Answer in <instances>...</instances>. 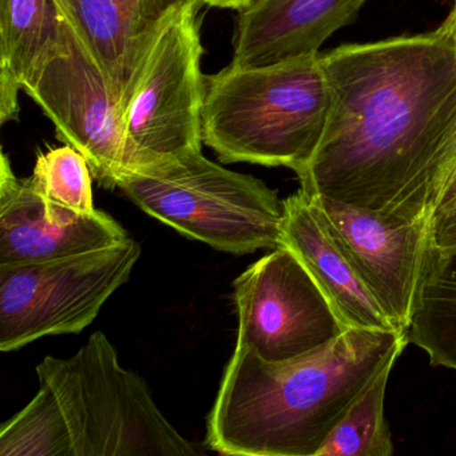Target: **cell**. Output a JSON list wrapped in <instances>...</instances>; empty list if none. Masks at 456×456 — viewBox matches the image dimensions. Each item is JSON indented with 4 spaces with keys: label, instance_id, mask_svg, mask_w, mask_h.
Segmentation results:
<instances>
[{
    "label": "cell",
    "instance_id": "obj_1",
    "mask_svg": "<svg viewBox=\"0 0 456 456\" xmlns=\"http://www.w3.org/2000/svg\"><path fill=\"white\" fill-rule=\"evenodd\" d=\"M332 108L300 189L407 221L456 126V41L428 34L320 54ZM428 223V221H426ZM429 224V223H428Z\"/></svg>",
    "mask_w": 456,
    "mask_h": 456
},
{
    "label": "cell",
    "instance_id": "obj_2",
    "mask_svg": "<svg viewBox=\"0 0 456 456\" xmlns=\"http://www.w3.org/2000/svg\"><path fill=\"white\" fill-rule=\"evenodd\" d=\"M408 343L404 330L348 328L320 351L282 362L236 346L208 418V445L224 455L317 456Z\"/></svg>",
    "mask_w": 456,
    "mask_h": 456
},
{
    "label": "cell",
    "instance_id": "obj_3",
    "mask_svg": "<svg viewBox=\"0 0 456 456\" xmlns=\"http://www.w3.org/2000/svg\"><path fill=\"white\" fill-rule=\"evenodd\" d=\"M332 108L320 53L205 77L202 142L225 164L284 167L314 159Z\"/></svg>",
    "mask_w": 456,
    "mask_h": 456
},
{
    "label": "cell",
    "instance_id": "obj_4",
    "mask_svg": "<svg viewBox=\"0 0 456 456\" xmlns=\"http://www.w3.org/2000/svg\"><path fill=\"white\" fill-rule=\"evenodd\" d=\"M37 375L57 403L71 456L201 453L165 418L146 381L122 367L100 330L74 356L45 357Z\"/></svg>",
    "mask_w": 456,
    "mask_h": 456
},
{
    "label": "cell",
    "instance_id": "obj_5",
    "mask_svg": "<svg viewBox=\"0 0 456 456\" xmlns=\"http://www.w3.org/2000/svg\"><path fill=\"white\" fill-rule=\"evenodd\" d=\"M118 188L143 212L215 249L281 247L284 204L265 183L199 153L129 173Z\"/></svg>",
    "mask_w": 456,
    "mask_h": 456
},
{
    "label": "cell",
    "instance_id": "obj_6",
    "mask_svg": "<svg viewBox=\"0 0 456 456\" xmlns=\"http://www.w3.org/2000/svg\"><path fill=\"white\" fill-rule=\"evenodd\" d=\"M141 257L133 239L37 263L0 265V351L46 336L79 333L130 279Z\"/></svg>",
    "mask_w": 456,
    "mask_h": 456
},
{
    "label": "cell",
    "instance_id": "obj_7",
    "mask_svg": "<svg viewBox=\"0 0 456 456\" xmlns=\"http://www.w3.org/2000/svg\"><path fill=\"white\" fill-rule=\"evenodd\" d=\"M200 6L178 12L143 62L125 109L126 175L202 151Z\"/></svg>",
    "mask_w": 456,
    "mask_h": 456
},
{
    "label": "cell",
    "instance_id": "obj_8",
    "mask_svg": "<svg viewBox=\"0 0 456 456\" xmlns=\"http://www.w3.org/2000/svg\"><path fill=\"white\" fill-rule=\"evenodd\" d=\"M60 14V36L23 78L22 90L58 138L86 159L100 185L118 188L127 173L124 109L73 20Z\"/></svg>",
    "mask_w": 456,
    "mask_h": 456
},
{
    "label": "cell",
    "instance_id": "obj_9",
    "mask_svg": "<svg viewBox=\"0 0 456 456\" xmlns=\"http://www.w3.org/2000/svg\"><path fill=\"white\" fill-rule=\"evenodd\" d=\"M237 346L271 362L308 356L344 330L332 304L300 258L279 247L234 281Z\"/></svg>",
    "mask_w": 456,
    "mask_h": 456
},
{
    "label": "cell",
    "instance_id": "obj_10",
    "mask_svg": "<svg viewBox=\"0 0 456 456\" xmlns=\"http://www.w3.org/2000/svg\"><path fill=\"white\" fill-rule=\"evenodd\" d=\"M309 197L384 311L407 332L431 242V225L325 197Z\"/></svg>",
    "mask_w": 456,
    "mask_h": 456
},
{
    "label": "cell",
    "instance_id": "obj_11",
    "mask_svg": "<svg viewBox=\"0 0 456 456\" xmlns=\"http://www.w3.org/2000/svg\"><path fill=\"white\" fill-rule=\"evenodd\" d=\"M130 239L111 216L95 210L74 223H54L28 178H18L9 157L0 173V265L37 263L102 249Z\"/></svg>",
    "mask_w": 456,
    "mask_h": 456
},
{
    "label": "cell",
    "instance_id": "obj_12",
    "mask_svg": "<svg viewBox=\"0 0 456 456\" xmlns=\"http://www.w3.org/2000/svg\"><path fill=\"white\" fill-rule=\"evenodd\" d=\"M200 0H70L58 7L84 37L114 94L126 109L157 37L169 20Z\"/></svg>",
    "mask_w": 456,
    "mask_h": 456
},
{
    "label": "cell",
    "instance_id": "obj_13",
    "mask_svg": "<svg viewBox=\"0 0 456 456\" xmlns=\"http://www.w3.org/2000/svg\"><path fill=\"white\" fill-rule=\"evenodd\" d=\"M282 204L281 247L300 258L344 327L400 330L357 273L311 197L300 189Z\"/></svg>",
    "mask_w": 456,
    "mask_h": 456
},
{
    "label": "cell",
    "instance_id": "obj_14",
    "mask_svg": "<svg viewBox=\"0 0 456 456\" xmlns=\"http://www.w3.org/2000/svg\"><path fill=\"white\" fill-rule=\"evenodd\" d=\"M368 0H255L239 12L232 65L257 68L319 53Z\"/></svg>",
    "mask_w": 456,
    "mask_h": 456
},
{
    "label": "cell",
    "instance_id": "obj_15",
    "mask_svg": "<svg viewBox=\"0 0 456 456\" xmlns=\"http://www.w3.org/2000/svg\"><path fill=\"white\" fill-rule=\"evenodd\" d=\"M61 14L54 0H0V119L20 117L22 81L58 39Z\"/></svg>",
    "mask_w": 456,
    "mask_h": 456
},
{
    "label": "cell",
    "instance_id": "obj_16",
    "mask_svg": "<svg viewBox=\"0 0 456 456\" xmlns=\"http://www.w3.org/2000/svg\"><path fill=\"white\" fill-rule=\"evenodd\" d=\"M407 333L431 365L456 370V245L429 242Z\"/></svg>",
    "mask_w": 456,
    "mask_h": 456
},
{
    "label": "cell",
    "instance_id": "obj_17",
    "mask_svg": "<svg viewBox=\"0 0 456 456\" xmlns=\"http://www.w3.org/2000/svg\"><path fill=\"white\" fill-rule=\"evenodd\" d=\"M92 169L73 146L39 154L33 175L28 177L41 196L47 217L69 224L95 212L93 204Z\"/></svg>",
    "mask_w": 456,
    "mask_h": 456
},
{
    "label": "cell",
    "instance_id": "obj_18",
    "mask_svg": "<svg viewBox=\"0 0 456 456\" xmlns=\"http://www.w3.org/2000/svg\"><path fill=\"white\" fill-rule=\"evenodd\" d=\"M394 365L387 367L330 432L317 456H391V429L384 416L387 384Z\"/></svg>",
    "mask_w": 456,
    "mask_h": 456
},
{
    "label": "cell",
    "instance_id": "obj_19",
    "mask_svg": "<svg viewBox=\"0 0 456 456\" xmlns=\"http://www.w3.org/2000/svg\"><path fill=\"white\" fill-rule=\"evenodd\" d=\"M0 456H71L70 439L49 389L38 394L0 429Z\"/></svg>",
    "mask_w": 456,
    "mask_h": 456
},
{
    "label": "cell",
    "instance_id": "obj_20",
    "mask_svg": "<svg viewBox=\"0 0 456 456\" xmlns=\"http://www.w3.org/2000/svg\"><path fill=\"white\" fill-rule=\"evenodd\" d=\"M456 201V126L429 169L421 193V215L431 225L435 216Z\"/></svg>",
    "mask_w": 456,
    "mask_h": 456
},
{
    "label": "cell",
    "instance_id": "obj_21",
    "mask_svg": "<svg viewBox=\"0 0 456 456\" xmlns=\"http://www.w3.org/2000/svg\"><path fill=\"white\" fill-rule=\"evenodd\" d=\"M431 244L448 248L456 245V201L431 221Z\"/></svg>",
    "mask_w": 456,
    "mask_h": 456
},
{
    "label": "cell",
    "instance_id": "obj_22",
    "mask_svg": "<svg viewBox=\"0 0 456 456\" xmlns=\"http://www.w3.org/2000/svg\"><path fill=\"white\" fill-rule=\"evenodd\" d=\"M200 2H201V4H207L209 7L236 10L240 12L250 6L255 0H200Z\"/></svg>",
    "mask_w": 456,
    "mask_h": 456
},
{
    "label": "cell",
    "instance_id": "obj_23",
    "mask_svg": "<svg viewBox=\"0 0 456 456\" xmlns=\"http://www.w3.org/2000/svg\"><path fill=\"white\" fill-rule=\"evenodd\" d=\"M443 26H444V28L452 34L453 39L456 41V0L455 4H453V9L451 10L447 20L443 22Z\"/></svg>",
    "mask_w": 456,
    "mask_h": 456
},
{
    "label": "cell",
    "instance_id": "obj_24",
    "mask_svg": "<svg viewBox=\"0 0 456 456\" xmlns=\"http://www.w3.org/2000/svg\"><path fill=\"white\" fill-rule=\"evenodd\" d=\"M58 7H68L70 4V0H54Z\"/></svg>",
    "mask_w": 456,
    "mask_h": 456
}]
</instances>
